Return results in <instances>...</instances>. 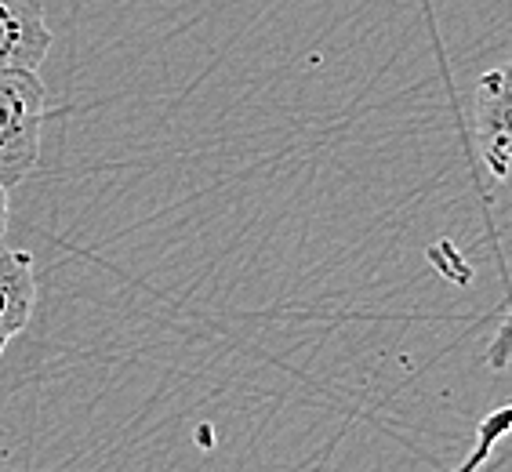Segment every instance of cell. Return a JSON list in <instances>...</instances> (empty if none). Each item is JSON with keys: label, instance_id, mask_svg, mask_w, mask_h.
<instances>
[{"label": "cell", "instance_id": "obj_1", "mask_svg": "<svg viewBox=\"0 0 512 472\" xmlns=\"http://www.w3.org/2000/svg\"><path fill=\"white\" fill-rule=\"evenodd\" d=\"M48 88L37 69L0 66V186H15L40 160Z\"/></svg>", "mask_w": 512, "mask_h": 472}, {"label": "cell", "instance_id": "obj_2", "mask_svg": "<svg viewBox=\"0 0 512 472\" xmlns=\"http://www.w3.org/2000/svg\"><path fill=\"white\" fill-rule=\"evenodd\" d=\"M476 146L502 186L512 189V62L483 73L473 102Z\"/></svg>", "mask_w": 512, "mask_h": 472}, {"label": "cell", "instance_id": "obj_3", "mask_svg": "<svg viewBox=\"0 0 512 472\" xmlns=\"http://www.w3.org/2000/svg\"><path fill=\"white\" fill-rule=\"evenodd\" d=\"M48 48L51 30L40 0H0V66L37 69Z\"/></svg>", "mask_w": 512, "mask_h": 472}, {"label": "cell", "instance_id": "obj_4", "mask_svg": "<svg viewBox=\"0 0 512 472\" xmlns=\"http://www.w3.org/2000/svg\"><path fill=\"white\" fill-rule=\"evenodd\" d=\"M33 305H37L33 255L0 247V356L30 327Z\"/></svg>", "mask_w": 512, "mask_h": 472}, {"label": "cell", "instance_id": "obj_5", "mask_svg": "<svg viewBox=\"0 0 512 472\" xmlns=\"http://www.w3.org/2000/svg\"><path fill=\"white\" fill-rule=\"evenodd\" d=\"M509 360H512V309L505 313V320L498 324V331H494L491 345H487V367H491V371H502ZM509 433H512V404L498 407V411L487 414V418L476 425V447L465 454V462L454 472H480V465L491 458V451Z\"/></svg>", "mask_w": 512, "mask_h": 472}, {"label": "cell", "instance_id": "obj_6", "mask_svg": "<svg viewBox=\"0 0 512 472\" xmlns=\"http://www.w3.org/2000/svg\"><path fill=\"white\" fill-rule=\"evenodd\" d=\"M8 211H11V204H8V186H0V236H4V229H8Z\"/></svg>", "mask_w": 512, "mask_h": 472}]
</instances>
